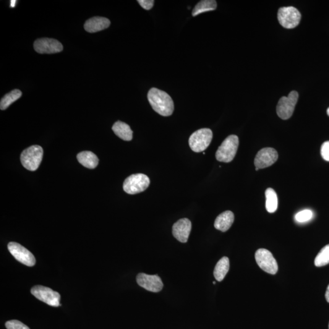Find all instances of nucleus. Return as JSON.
Returning a JSON list of instances; mask_svg holds the SVG:
<instances>
[{"label":"nucleus","mask_w":329,"mask_h":329,"mask_svg":"<svg viewBox=\"0 0 329 329\" xmlns=\"http://www.w3.org/2000/svg\"><path fill=\"white\" fill-rule=\"evenodd\" d=\"M148 99L154 111L161 116L168 117L173 113V101L165 91L152 88L148 91Z\"/></svg>","instance_id":"1"},{"label":"nucleus","mask_w":329,"mask_h":329,"mask_svg":"<svg viewBox=\"0 0 329 329\" xmlns=\"http://www.w3.org/2000/svg\"><path fill=\"white\" fill-rule=\"evenodd\" d=\"M239 145V137L236 135H229L223 141L216 151V160L221 163H231L236 155Z\"/></svg>","instance_id":"2"},{"label":"nucleus","mask_w":329,"mask_h":329,"mask_svg":"<svg viewBox=\"0 0 329 329\" xmlns=\"http://www.w3.org/2000/svg\"><path fill=\"white\" fill-rule=\"evenodd\" d=\"M43 155V149L41 146H31L23 151L20 157L21 163L28 170L36 171L40 166Z\"/></svg>","instance_id":"3"},{"label":"nucleus","mask_w":329,"mask_h":329,"mask_svg":"<svg viewBox=\"0 0 329 329\" xmlns=\"http://www.w3.org/2000/svg\"><path fill=\"white\" fill-rule=\"evenodd\" d=\"M150 180L146 175L134 174L127 177L123 183V190L129 195H135L144 192L150 186Z\"/></svg>","instance_id":"4"},{"label":"nucleus","mask_w":329,"mask_h":329,"mask_svg":"<svg viewBox=\"0 0 329 329\" xmlns=\"http://www.w3.org/2000/svg\"><path fill=\"white\" fill-rule=\"evenodd\" d=\"M212 138L213 133L210 129L203 128L198 130L190 137V147L195 153L203 152L210 145Z\"/></svg>","instance_id":"5"},{"label":"nucleus","mask_w":329,"mask_h":329,"mask_svg":"<svg viewBox=\"0 0 329 329\" xmlns=\"http://www.w3.org/2000/svg\"><path fill=\"white\" fill-rule=\"evenodd\" d=\"M299 94L296 91H291L288 96H283L277 105L276 112L283 120H288L293 114L295 106L298 100Z\"/></svg>","instance_id":"6"},{"label":"nucleus","mask_w":329,"mask_h":329,"mask_svg":"<svg viewBox=\"0 0 329 329\" xmlns=\"http://www.w3.org/2000/svg\"><path fill=\"white\" fill-rule=\"evenodd\" d=\"M278 18L279 23L284 28L292 29L296 28L299 24L301 14L296 7H283L278 10Z\"/></svg>","instance_id":"7"},{"label":"nucleus","mask_w":329,"mask_h":329,"mask_svg":"<svg viewBox=\"0 0 329 329\" xmlns=\"http://www.w3.org/2000/svg\"><path fill=\"white\" fill-rule=\"evenodd\" d=\"M31 292L37 299L50 306L57 307L61 305L60 304L61 295L48 287L36 286L33 287Z\"/></svg>","instance_id":"8"},{"label":"nucleus","mask_w":329,"mask_h":329,"mask_svg":"<svg viewBox=\"0 0 329 329\" xmlns=\"http://www.w3.org/2000/svg\"><path fill=\"white\" fill-rule=\"evenodd\" d=\"M256 262L266 273L276 274L278 271V265L272 254L268 250L259 249L255 254Z\"/></svg>","instance_id":"9"},{"label":"nucleus","mask_w":329,"mask_h":329,"mask_svg":"<svg viewBox=\"0 0 329 329\" xmlns=\"http://www.w3.org/2000/svg\"><path fill=\"white\" fill-rule=\"evenodd\" d=\"M9 251L15 259L28 266H33L36 264L35 256L27 248L15 242H10L8 244Z\"/></svg>","instance_id":"10"},{"label":"nucleus","mask_w":329,"mask_h":329,"mask_svg":"<svg viewBox=\"0 0 329 329\" xmlns=\"http://www.w3.org/2000/svg\"><path fill=\"white\" fill-rule=\"evenodd\" d=\"M34 48L37 53L40 54H54L63 50V45L54 39L41 38L36 40Z\"/></svg>","instance_id":"11"},{"label":"nucleus","mask_w":329,"mask_h":329,"mask_svg":"<svg viewBox=\"0 0 329 329\" xmlns=\"http://www.w3.org/2000/svg\"><path fill=\"white\" fill-rule=\"evenodd\" d=\"M278 159V153L275 149L265 148L258 151L254 160L255 168L262 169L273 165Z\"/></svg>","instance_id":"12"},{"label":"nucleus","mask_w":329,"mask_h":329,"mask_svg":"<svg viewBox=\"0 0 329 329\" xmlns=\"http://www.w3.org/2000/svg\"><path fill=\"white\" fill-rule=\"evenodd\" d=\"M137 283L141 287L151 292H158L163 288L164 284L158 275H148L145 273L138 274Z\"/></svg>","instance_id":"13"},{"label":"nucleus","mask_w":329,"mask_h":329,"mask_svg":"<svg viewBox=\"0 0 329 329\" xmlns=\"http://www.w3.org/2000/svg\"><path fill=\"white\" fill-rule=\"evenodd\" d=\"M191 230V221L189 219L182 218L174 224L173 235L179 242L186 243L189 240Z\"/></svg>","instance_id":"14"},{"label":"nucleus","mask_w":329,"mask_h":329,"mask_svg":"<svg viewBox=\"0 0 329 329\" xmlns=\"http://www.w3.org/2000/svg\"><path fill=\"white\" fill-rule=\"evenodd\" d=\"M111 22L108 18L101 17H95L86 21L84 29L88 33H94L103 31L108 28Z\"/></svg>","instance_id":"15"},{"label":"nucleus","mask_w":329,"mask_h":329,"mask_svg":"<svg viewBox=\"0 0 329 329\" xmlns=\"http://www.w3.org/2000/svg\"><path fill=\"white\" fill-rule=\"evenodd\" d=\"M234 221V215L231 211H226L217 216L214 223L215 228L221 232H226L231 228Z\"/></svg>","instance_id":"16"},{"label":"nucleus","mask_w":329,"mask_h":329,"mask_svg":"<svg viewBox=\"0 0 329 329\" xmlns=\"http://www.w3.org/2000/svg\"><path fill=\"white\" fill-rule=\"evenodd\" d=\"M77 159L82 165L89 169L95 168L99 163L98 157L91 151H83L78 154Z\"/></svg>","instance_id":"17"},{"label":"nucleus","mask_w":329,"mask_h":329,"mask_svg":"<svg viewBox=\"0 0 329 329\" xmlns=\"http://www.w3.org/2000/svg\"><path fill=\"white\" fill-rule=\"evenodd\" d=\"M115 134L124 141H130L132 139L133 132L129 125L124 122L118 121L112 126Z\"/></svg>","instance_id":"18"},{"label":"nucleus","mask_w":329,"mask_h":329,"mask_svg":"<svg viewBox=\"0 0 329 329\" xmlns=\"http://www.w3.org/2000/svg\"><path fill=\"white\" fill-rule=\"evenodd\" d=\"M229 260L227 257L221 258L215 266L213 271L216 280L221 282L223 280L229 270Z\"/></svg>","instance_id":"19"},{"label":"nucleus","mask_w":329,"mask_h":329,"mask_svg":"<svg viewBox=\"0 0 329 329\" xmlns=\"http://www.w3.org/2000/svg\"><path fill=\"white\" fill-rule=\"evenodd\" d=\"M216 7L217 3L215 0H203L196 5L193 10L192 15L195 17L204 12L211 11L215 10Z\"/></svg>","instance_id":"20"},{"label":"nucleus","mask_w":329,"mask_h":329,"mask_svg":"<svg viewBox=\"0 0 329 329\" xmlns=\"http://www.w3.org/2000/svg\"><path fill=\"white\" fill-rule=\"evenodd\" d=\"M266 209L269 213H274L278 209V198L276 193L271 188H268L265 191Z\"/></svg>","instance_id":"21"},{"label":"nucleus","mask_w":329,"mask_h":329,"mask_svg":"<svg viewBox=\"0 0 329 329\" xmlns=\"http://www.w3.org/2000/svg\"><path fill=\"white\" fill-rule=\"evenodd\" d=\"M22 95V91L20 90L15 89L10 91L1 99V102H0V109L2 111H4V110L9 108L10 105L18 100Z\"/></svg>","instance_id":"22"},{"label":"nucleus","mask_w":329,"mask_h":329,"mask_svg":"<svg viewBox=\"0 0 329 329\" xmlns=\"http://www.w3.org/2000/svg\"><path fill=\"white\" fill-rule=\"evenodd\" d=\"M329 263V245L322 248L315 259V265L321 267Z\"/></svg>","instance_id":"23"},{"label":"nucleus","mask_w":329,"mask_h":329,"mask_svg":"<svg viewBox=\"0 0 329 329\" xmlns=\"http://www.w3.org/2000/svg\"><path fill=\"white\" fill-rule=\"evenodd\" d=\"M313 216V213L312 210L309 209H305L299 211V212L296 214L294 216L295 220L298 223H305L312 219Z\"/></svg>","instance_id":"24"},{"label":"nucleus","mask_w":329,"mask_h":329,"mask_svg":"<svg viewBox=\"0 0 329 329\" xmlns=\"http://www.w3.org/2000/svg\"><path fill=\"white\" fill-rule=\"evenodd\" d=\"M7 329H30L27 326L17 320H11L6 323Z\"/></svg>","instance_id":"25"},{"label":"nucleus","mask_w":329,"mask_h":329,"mask_svg":"<svg viewBox=\"0 0 329 329\" xmlns=\"http://www.w3.org/2000/svg\"><path fill=\"white\" fill-rule=\"evenodd\" d=\"M321 155L324 160L329 162V141L324 143L321 146Z\"/></svg>","instance_id":"26"},{"label":"nucleus","mask_w":329,"mask_h":329,"mask_svg":"<svg viewBox=\"0 0 329 329\" xmlns=\"http://www.w3.org/2000/svg\"><path fill=\"white\" fill-rule=\"evenodd\" d=\"M137 1L140 6L145 10L152 9L154 4H155V1H153V0H138Z\"/></svg>","instance_id":"27"},{"label":"nucleus","mask_w":329,"mask_h":329,"mask_svg":"<svg viewBox=\"0 0 329 329\" xmlns=\"http://www.w3.org/2000/svg\"><path fill=\"white\" fill-rule=\"evenodd\" d=\"M325 297L326 301L329 303V285L328 287L327 290H326V292Z\"/></svg>","instance_id":"28"},{"label":"nucleus","mask_w":329,"mask_h":329,"mask_svg":"<svg viewBox=\"0 0 329 329\" xmlns=\"http://www.w3.org/2000/svg\"><path fill=\"white\" fill-rule=\"evenodd\" d=\"M10 2H10V7H14L15 3H16L17 1H11Z\"/></svg>","instance_id":"29"},{"label":"nucleus","mask_w":329,"mask_h":329,"mask_svg":"<svg viewBox=\"0 0 329 329\" xmlns=\"http://www.w3.org/2000/svg\"><path fill=\"white\" fill-rule=\"evenodd\" d=\"M327 114L328 115V116L329 117V108L327 110Z\"/></svg>","instance_id":"30"},{"label":"nucleus","mask_w":329,"mask_h":329,"mask_svg":"<svg viewBox=\"0 0 329 329\" xmlns=\"http://www.w3.org/2000/svg\"><path fill=\"white\" fill-rule=\"evenodd\" d=\"M258 169H258V168H255V170H256V171H258Z\"/></svg>","instance_id":"31"},{"label":"nucleus","mask_w":329,"mask_h":329,"mask_svg":"<svg viewBox=\"0 0 329 329\" xmlns=\"http://www.w3.org/2000/svg\"><path fill=\"white\" fill-rule=\"evenodd\" d=\"M213 284L214 285H215V284H216V283H215V282H213Z\"/></svg>","instance_id":"32"},{"label":"nucleus","mask_w":329,"mask_h":329,"mask_svg":"<svg viewBox=\"0 0 329 329\" xmlns=\"http://www.w3.org/2000/svg\"></svg>","instance_id":"33"}]
</instances>
